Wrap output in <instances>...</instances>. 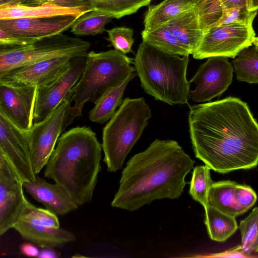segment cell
<instances>
[{
  "instance_id": "2",
  "label": "cell",
  "mask_w": 258,
  "mask_h": 258,
  "mask_svg": "<svg viewBox=\"0 0 258 258\" xmlns=\"http://www.w3.org/2000/svg\"><path fill=\"white\" fill-rule=\"evenodd\" d=\"M195 163L176 141L156 139L127 162L111 206L133 211L155 200L178 198Z\"/></svg>"
},
{
  "instance_id": "35",
  "label": "cell",
  "mask_w": 258,
  "mask_h": 258,
  "mask_svg": "<svg viewBox=\"0 0 258 258\" xmlns=\"http://www.w3.org/2000/svg\"><path fill=\"white\" fill-rule=\"evenodd\" d=\"M235 199L238 206L245 213L254 205L257 196L250 186L237 184L235 189Z\"/></svg>"
},
{
  "instance_id": "37",
  "label": "cell",
  "mask_w": 258,
  "mask_h": 258,
  "mask_svg": "<svg viewBox=\"0 0 258 258\" xmlns=\"http://www.w3.org/2000/svg\"><path fill=\"white\" fill-rule=\"evenodd\" d=\"M46 3L52 4L64 7L88 8L92 9L89 0H25L21 4L36 5Z\"/></svg>"
},
{
  "instance_id": "6",
  "label": "cell",
  "mask_w": 258,
  "mask_h": 258,
  "mask_svg": "<svg viewBox=\"0 0 258 258\" xmlns=\"http://www.w3.org/2000/svg\"><path fill=\"white\" fill-rule=\"evenodd\" d=\"M151 116V110L144 97L123 100L103 130V161L108 171L114 172L122 168Z\"/></svg>"
},
{
  "instance_id": "42",
  "label": "cell",
  "mask_w": 258,
  "mask_h": 258,
  "mask_svg": "<svg viewBox=\"0 0 258 258\" xmlns=\"http://www.w3.org/2000/svg\"><path fill=\"white\" fill-rule=\"evenodd\" d=\"M25 1V0H0V6L21 4Z\"/></svg>"
},
{
  "instance_id": "1",
  "label": "cell",
  "mask_w": 258,
  "mask_h": 258,
  "mask_svg": "<svg viewBox=\"0 0 258 258\" xmlns=\"http://www.w3.org/2000/svg\"><path fill=\"white\" fill-rule=\"evenodd\" d=\"M188 121L195 157L220 173L258 165V123L235 97L190 107Z\"/></svg>"
},
{
  "instance_id": "36",
  "label": "cell",
  "mask_w": 258,
  "mask_h": 258,
  "mask_svg": "<svg viewBox=\"0 0 258 258\" xmlns=\"http://www.w3.org/2000/svg\"><path fill=\"white\" fill-rule=\"evenodd\" d=\"M41 39L16 35L0 29L1 47H20L30 45Z\"/></svg>"
},
{
  "instance_id": "8",
  "label": "cell",
  "mask_w": 258,
  "mask_h": 258,
  "mask_svg": "<svg viewBox=\"0 0 258 258\" xmlns=\"http://www.w3.org/2000/svg\"><path fill=\"white\" fill-rule=\"evenodd\" d=\"M71 102L68 95L48 117L27 131L31 164L36 175L46 165L59 136L73 121L70 113Z\"/></svg>"
},
{
  "instance_id": "30",
  "label": "cell",
  "mask_w": 258,
  "mask_h": 258,
  "mask_svg": "<svg viewBox=\"0 0 258 258\" xmlns=\"http://www.w3.org/2000/svg\"><path fill=\"white\" fill-rule=\"evenodd\" d=\"M210 170L206 165L197 166L194 169L190 182L189 194L204 208L209 205V192L214 182L211 177Z\"/></svg>"
},
{
  "instance_id": "22",
  "label": "cell",
  "mask_w": 258,
  "mask_h": 258,
  "mask_svg": "<svg viewBox=\"0 0 258 258\" xmlns=\"http://www.w3.org/2000/svg\"><path fill=\"white\" fill-rule=\"evenodd\" d=\"M196 2V0H174L149 5L144 15V30L150 31L165 24L178 15L192 9Z\"/></svg>"
},
{
  "instance_id": "10",
  "label": "cell",
  "mask_w": 258,
  "mask_h": 258,
  "mask_svg": "<svg viewBox=\"0 0 258 258\" xmlns=\"http://www.w3.org/2000/svg\"><path fill=\"white\" fill-rule=\"evenodd\" d=\"M22 178L0 152V235L13 228L24 208L26 198Z\"/></svg>"
},
{
  "instance_id": "24",
  "label": "cell",
  "mask_w": 258,
  "mask_h": 258,
  "mask_svg": "<svg viewBox=\"0 0 258 258\" xmlns=\"http://www.w3.org/2000/svg\"><path fill=\"white\" fill-rule=\"evenodd\" d=\"M205 210V224L212 240L224 242L238 228L235 217L224 213L210 205Z\"/></svg>"
},
{
  "instance_id": "38",
  "label": "cell",
  "mask_w": 258,
  "mask_h": 258,
  "mask_svg": "<svg viewBox=\"0 0 258 258\" xmlns=\"http://www.w3.org/2000/svg\"><path fill=\"white\" fill-rule=\"evenodd\" d=\"M21 252L29 257H38L40 251L36 245L32 243H24L20 246Z\"/></svg>"
},
{
  "instance_id": "5",
  "label": "cell",
  "mask_w": 258,
  "mask_h": 258,
  "mask_svg": "<svg viewBox=\"0 0 258 258\" xmlns=\"http://www.w3.org/2000/svg\"><path fill=\"white\" fill-rule=\"evenodd\" d=\"M133 59L115 49L90 51L82 75L68 96L74 104L70 113L72 120L81 115L85 104L94 103L104 93L136 71Z\"/></svg>"
},
{
  "instance_id": "34",
  "label": "cell",
  "mask_w": 258,
  "mask_h": 258,
  "mask_svg": "<svg viewBox=\"0 0 258 258\" xmlns=\"http://www.w3.org/2000/svg\"><path fill=\"white\" fill-rule=\"evenodd\" d=\"M257 10L250 11L247 8L225 9L223 16L218 26L232 23H239L252 25Z\"/></svg>"
},
{
  "instance_id": "25",
  "label": "cell",
  "mask_w": 258,
  "mask_h": 258,
  "mask_svg": "<svg viewBox=\"0 0 258 258\" xmlns=\"http://www.w3.org/2000/svg\"><path fill=\"white\" fill-rule=\"evenodd\" d=\"M143 41L165 52L181 56L190 54L187 49L164 26L150 31L143 30Z\"/></svg>"
},
{
  "instance_id": "16",
  "label": "cell",
  "mask_w": 258,
  "mask_h": 258,
  "mask_svg": "<svg viewBox=\"0 0 258 258\" xmlns=\"http://www.w3.org/2000/svg\"><path fill=\"white\" fill-rule=\"evenodd\" d=\"M77 19L73 16H59L0 20V29L16 35L42 39L62 33Z\"/></svg>"
},
{
  "instance_id": "33",
  "label": "cell",
  "mask_w": 258,
  "mask_h": 258,
  "mask_svg": "<svg viewBox=\"0 0 258 258\" xmlns=\"http://www.w3.org/2000/svg\"><path fill=\"white\" fill-rule=\"evenodd\" d=\"M106 31L108 40L114 49L124 54L132 52V46L134 42V30L132 29L118 27Z\"/></svg>"
},
{
  "instance_id": "13",
  "label": "cell",
  "mask_w": 258,
  "mask_h": 258,
  "mask_svg": "<svg viewBox=\"0 0 258 258\" xmlns=\"http://www.w3.org/2000/svg\"><path fill=\"white\" fill-rule=\"evenodd\" d=\"M0 152L8 159L24 182L36 179L31 161L27 131L22 130L0 113Z\"/></svg>"
},
{
  "instance_id": "39",
  "label": "cell",
  "mask_w": 258,
  "mask_h": 258,
  "mask_svg": "<svg viewBox=\"0 0 258 258\" xmlns=\"http://www.w3.org/2000/svg\"><path fill=\"white\" fill-rule=\"evenodd\" d=\"M225 9L247 8V0H219Z\"/></svg>"
},
{
  "instance_id": "4",
  "label": "cell",
  "mask_w": 258,
  "mask_h": 258,
  "mask_svg": "<svg viewBox=\"0 0 258 258\" xmlns=\"http://www.w3.org/2000/svg\"><path fill=\"white\" fill-rule=\"evenodd\" d=\"M188 56L165 52L143 41L133 63L146 93L171 105L187 103Z\"/></svg>"
},
{
  "instance_id": "41",
  "label": "cell",
  "mask_w": 258,
  "mask_h": 258,
  "mask_svg": "<svg viewBox=\"0 0 258 258\" xmlns=\"http://www.w3.org/2000/svg\"><path fill=\"white\" fill-rule=\"evenodd\" d=\"M247 8L249 11L258 10V0H247Z\"/></svg>"
},
{
  "instance_id": "3",
  "label": "cell",
  "mask_w": 258,
  "mask_h": 258,
  "mask_svg": "<svg viewBox=\"0 0 258 258\" xmlns=\"http://www.w3.org/2000/svg\"><path fill=\"white\" fill-rule=\"evenodd\" d=\"M102 145L89 127H76L58 138L44 176L69 192L79 206L90 203L101 169Z\"/></svg>"
},
{
  "instance_id": "7",
  "label": "cell",
  "mask_w": 258,
  "mask_h": 258,
  "mask_svg": "<svg viewBox=\"0 0 258 258\" xmlns=\"http://www.w3.org/2000/svg\"><path fill=\"white\" fill-rule=\"evenodd\" d=\"M90 47L88 41L62 33L24 47H1L0 76L39 61L63 57H86Z\"/></svg>"
},
{
  "instance_id": "19",
  "label": "cell",
  "mask_w": 258,
  "mask_h": 258,
  "mask_svg": "<svg viewBox=\"0 0 258 258\" xmlns=\"http://www.w3.org/2000/svg\"><path fill=\"white\" fill-rule=\"evenodd\" d=\"M22 236L42 248L60 247L76 240L75 235L61 228H52L19 219L13 226Z\"/></svg>"
},
{
  "instance_id": "32",
  "label": "cell",
  "mask_w": 258,
  "mask_h": 258,
  "mask_svg": "<svg viewBox=\"0 0 258 258\" xmlns=\"http://www.w3.org/2000/svg\"><path fill=\"white\" fill-rule=\"evenodd\" d=\"M19 219L52 228L60 227L59 220L56 214L47 209L35 207L27 199Z\"/></svg>"
},
{
  "instance_id": "21",
  "label": "cell",
  "mask_w": 258,
  "mask_h": 258,
  "mask_svg": "<svg viewBox=\"0 0 258 258\" xmlns=\"http://www.w3.org/2000/svg\"><path fill=\"white\" fill-rule=\"evenodd\" d=\"M137 73L133 72L118 85L111 88L95 102L94 107L89 113V119L94 122L103 124L110 119L116 112V109L122 103L124 90Z\"/></svg>"
},
{
  "instance_id": "20",
  "label": "cell",
  "mask_w": 258,
  "mask_h": 258,
  "mask_svg": "<svg viewBox=\"0 0 258 258\" xmlns=\"http://www.w3.org/2000/svg\"><path fill=\"white\" fill-rule=\"evenodd\" d=\"M163 25L187 49L190 54L198 48L204 34L194 7Z\"/></svg>"
},
{
  "instance_id": "29",
  "label": "cell",
  "mask_w": 258,
  "mask_h": 258,
  "mask_svg": "<svg viewBox=\"0 0 258 258\" xmlns=\"http://www.w3.org/2000/svg\"><path fill=\"white\" fill-rule=\"evenodd\" d=\"M194 9L204 33L218 26L225 8L219 0H196Z\"/></svg>"
},
{
  "instance_id": "23",
  "label": "cell",
  "mask_w": 258,
  "mask_h": 258,
  "mask_svg": "<svg viewBox=\"0 0 258 258\" xmlns=\"http://www.w3.org/2000/svg\"><path fill=\"white\" fill-rule=\"evenodd\" d=\"M237 184L231 180L213 182L209 192V205L235 217L243 214L244 212L238 206L235 199V189Z\"/></svg>"
},
{
  "instance_id": "44",
  "label": "cell",
  "mask_w": 258,
  "mask_h": 258,
  "mask_svg": "<svg viewBox=\"0 0 258 258\" xmlns=\"http://www.w3.org/2000/svg\"><path fill=\"white\" fill-rule=\"evenodd\" d=\"M174 0H164L163 2H171Z\"/></svg>"
},
{
  "instance_id": "11",
  "label": "cell",
  "mask_w": 258,
  "mask_h": 258,
  "mask_svg": "<svg viewBox=\"0 0 258 258\" xmlns=\"http://www.w3.org/2000/svg\"><path fill=\"white\" fill-rule=\"evenodd\" d=\"M233 71L227 57L208 58L189 81L195 87L190 91L189 98L196 102H204L221 95L232 83Z\"/></svg>"
},
{
  "instance_id": "27",
  "label": "cell",
  "mask_w": 258,
  "mask_h": 258,
  "mask_svg": "<svg viewBox=\"0 0 258 258\" xmlns=\"http://www.w3.org/2000/svg\"><path fill=\"white\" fill-rule=\"evenodd\" d=\"M93 10L120 19L149 6L152 0H89Z\"/></svg>"
},
{
  "instance_id": "26",
  "label": "cell",
  "mask_w": 258,
  "mask_h": 258,
  "mask_svg": "<svg viewBox=\"0 0 258 258\" xmlns=\"http://www.w3.org/2000/svg\"><path fill=\"white\" fill-rule=\"evenodd\" d=\"M236 79L249 84L258 83V48L254 46L243 49L232 61Z\"/></svg>"
},
{
  "instance_id": "15",
  "label": "cell",
  "mask_w": 258,
  "mask_h": 258,
  "mask_svg": "<svg viewBox=\"0 0 258 258\" xmlns=\"http://www.w3.org/2000/svg\"><path fill=\"white\" fill-rule=\"evenodd\" d=\"M72 59L69 57L55 58L19 67L0 76V82L41 87L60 77L69 67Z\"/></svg>"
},
{
  "instance_id": "18",
  "label": "cell",
  "mask_w": 258,
  "mask_h": 258,
  "mask_svg": "<svg viewBox=\"0 0 258 258\" xmlns=\"http://www.w3.org/2000/svg\"><path fill=\"white\" fill-rule=\"evenodd\" d=\"M92 10L88 8H69L49 3L36 5H6L0 6V20L59 16H73L78 19Z\"/></svg>"
},
{
  "instance_id": "14",
  "label": "cell",
  "mask_w": 258,
  "mask_h": 258,
  "mask_svg": "<svg viewBox=\"0 0 258 258\" xmlns=\"http://www.w3.org/2000/svg\"><path fill=\"white\" fill-rule=\"evenodd\" d=\"M37 88L0 82V113L24 131L33 125Z\"/></svg>"
},
{
  "instance_id": "31",
  "label": "cell",
  "mask_w": 258,
  "mask_h": 258,
  "mask_svg": "<svg viewBox=\"0 0 258 258\" xmlns=\"http://www.w3.org/2000/svg\"><path fill=\"white\" fill-rule=\"evenodd\" d=\"M238 228L241 234L240 250L246 254L258 252V207L240 221Z\"/></svg>"
},
{
  "instance_id": "40",
  "label": "cell",
  "mask_w": 258,
  "mask_h": 258,
  "mask_svg": "<svg viewBox=\"0 0 258 258\" xmlns=\"http://www.w3.org/2000/svg\"><path fill=\"white\" fill-rule=\"evenodd\" d=\"M38 257L40 258H56L57 257V253L52 248H44L40 251Z\"/></svg>"
},
{
  "instance_id": "9",
  "label": "cell",
  "mask_w": 258,
  "mask_h": 258,
  "mask_svg": "<svg viewBox=\"0 0 258 258\" xmlns=\"http://www.w3.org/2000/svg\"><path fill=\"white\" fill-rule=\"evenodd\" d=\"M255 36L252 25L232 23L214 27L204 33L192 55L197 59L214 56L234 58L252 45Z\"/></svg>"
},
{
  "instance_id": "12",
  "label": "cell",
  "mask_w": 258,
  "mask_h": 258,
  "mask_svg": "<svg viewBox=\"0 0 258 258\" xmlns=\"http://www.w3.org/2000/svg\"><path fill=\"white\" fill-rule=\"evenodd\" d=\"M86 57L73 58L67 70L50 83L37 88L33 124L48 117L68 96L80 79Z\"/></svg>"
},
{
  "instance_id": "43",
  "label": "cell",
  "mask_w": 258,
  "mask_h": 258,
  "mask_svg": "<svg viewBox=\"0 0 258 258\" xmlns=\"http://www.w3.org/2000/svg\"><path fill=\"white\" fill-rule=\"evenodd\" d=\"M253 46L258 48V37H255L252 41Z\"/></svg>"
},
{
  "instance_id": "28",
  "label": "cell",
  "mask_w": 258,
  "mask_h": 258,
  "mask_svg": "<svg viewBox=\"0 0 258 258\" xmlns=\"http://www.w3.org/2000/svg\"><path fill=\"white\" fill-rule=\"evenodd\" d=\"M112 19L103 13L92 10L78 18L71 26V32L79 36L101 34L105 30V25Z\"/></svg>"
},
{
  "instance_id": "17",
  "label": "cell",
  "mask_w": 258,
  "mask_h": 258,
  "mask_svg": "<svg viewBox=\"0 0 258 258\" xmlns=\"http://www.w3.org/2000/svg\"><path fill=\"white\" fill-rule=\"evenodd\" d=\"M25 190L36 201L56 215H63L79 206L62 186L51 184L36 175L32 182H24Z\"/></svg>"
}]
</instances>
